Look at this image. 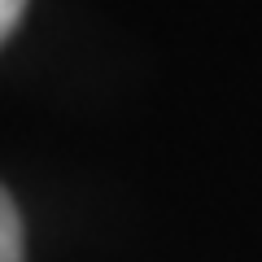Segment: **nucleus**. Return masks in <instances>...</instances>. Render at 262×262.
I'll return each mask as SVG.
<instances>
[{
	"label": "nucleus",
	"instance_id": "nucleus-2",
	"mask_svg": "<svg viewBox=\"0 0 262 262\" xmlns=\"http://www.w3.org/2000/svg\"><path fill=\"white\" fill-rule=\"evenodd\" d=\"M22 9H27V0H0V39H5L13 27H18Z\"/></svg>",
	"mask_w": 262,
	"mask_h": 262
},
{
	"label": "nucleus",
	"instance_id": "nucleus-1",
	"mask_svg": "<svg viewBox=\"0 0 262 262\" xmlns=\"http://www.w3.org/2000/svg\"><path fill=\"white\" fill-rule=\"evenodd\" d=\"M0 262H22V219L5 188H0Z\"/></svg>",
	"mask_w": 262,
	"mask_h": 262
}]
</instances>
